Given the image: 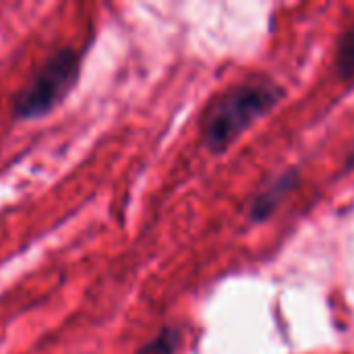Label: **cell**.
<instances>
[{"mask_svg":"<svg viewBox=\"0 0 354 354\" xmlns=\"http://www.w3.org/2000/svg\"><path fill=\"white\" fill-rule=\"evenodd\" d=\"M338 71L344 79L354 77V27L344 33L338 46Z\"/></svg>","mask_w":354,"mask_h":354,"instance_id":"obj_4","label":"cell"},{"mask_svg":"<svg viewBox=\"0 0 354 354\" xmlns=\"http://www.w3.org/2000/svg\"><path fill=\"white\" fill-rule=\"evenodd\" d=\"M81 75L79 50L64 46L54 50L15 95L12 118L33 120L50 114L75 89Z\"/></svg>","mask_w":354,"mask_h":354,"instance_id":"obj_2","label":"cell"},{"mask_svg":"<svg viewBox=\"0 0 354 354\" xmlns=\"http://www.w3.org/2000/svg\"><path fill=\"white\" fill-rule=\"evenodd\" d=\"M282 97L274 83H239L228 89L205 114L203 135L212 151H224L245 129L268 114Z\"/></svg>","mask_w":354,"mask_h":354,"instance_id":"obj_1","label":"cell"},{"mask_svg":"<svg viewBox=\"0 0 354 354\" xmlns=\"http://www.w3.org/2000/svg\"><path fill=\"white\" fill-rule=\"evenodd\" d=\"M176 348H178V332L166 328L139 354H176Z\"/></svg>","mask_w":354,"mask_h":354,"instance_id":"obj_5","label":"cell"},{"mask_svg":"<svg viewBox=\"0 0 354 354\" xmlns=\"http://www.w3.org/2000/svg\"><path fill=\"white\" fill-rule=\"evenodd\" d=\"M292 185H295V174H284L280 180L272 183V187H270L266 193H261L259 197L253 199L251 218H253V220H263V218H268V216L276 209V205L282 201V197L290 191Z\"/></svg>","mask_w":354,"mask_h":354,"instance_id":"obj_3","label":"cell"}]
</instances>
